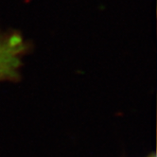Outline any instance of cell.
Here are the masks:
<instances>
[{
	"instance_id": "6da1fadb",
	"label": "cell",
	"mask_w": 157,
	"mask_h": 157,
	"mask_svg": "<svg viewBox=\"0 0 157 157\" xmlns=\"http://www.w3.org/2000/svg\"><path fill=\"white\" fill-rule=\"evenodd\" d=\"M26 49L21 35L0 32V82L13 81L19 77L22 56Z\"/></svg>"
},
{
	"instance_id": "7a4b0ae2",
	"label": "cell",
	"mask_w": 157,
	"mask_h": 157,
	"mask_svg": "<svg viewBox=\"0 0 157 157\" xmlns=\"http://www.w3.org/2000/svg\"><path fill=\"white\" fill-rule=\"evenodd\" d=\"M149 157H156V156H155L154 154H152V155H151V156H149Z\"/></svg>"
}]
</instances>
